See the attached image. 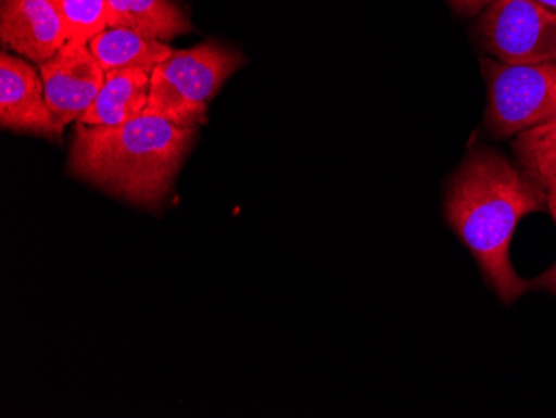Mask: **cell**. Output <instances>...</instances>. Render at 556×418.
<instances>
[{
	"label": "cell",
	"mask_w": 556,
	"mask_h": 418,
	"mask_svg": "<svg viewBox=\"0 0 556 418\" xmlns=\"http://www.w3.org/2000/svg\"><path fill=\"white\" fill-rule=\"evenodd\" d=\"M445 217L503 304L530 290L515 273L510 243L521 218L548 208V193L495 149L471 147L445 193Z\"/></svg>",
	"instance_id": "obj_1"
},
{
	"label": "cell",
	"mask_w": 556,
	"mask_h": 418,
	"mask_svg": "<svg viewBox=\"0 0 556 418\" xmlns=\"http://www.w3.org/2000/svg\"><path fill=\"white\" fill-rule=\"evenodd\" d=\"M195 137L159 115L142 114L121 126L75 129L71 170L79 179L134 204L152 205L167 195Z\"/></svg>",
	"instance_id": "obj_2"
},
{
	"label": "cell",
	"mask_w": 556,
	"mask_h": 418,
	"mask_svg": "<svg viewBox=\"0 0 556 418\" xmlns=\"http://www.w3.org/2000/svg\"><path fill=\"white\" fill-rule=\"evenodd\" d=\"M243 62L239 52L214 40L175 51L150 74L146 114L195 129L207 122L208 102Z\"/></svg>",
	"instance_id": "obj_3"
},
{
	"label": "cell",
	"mask_w": 556,
	"mask_h": 418,
	"mask_svg": "<svg viewBox=\"0 0 556 418\" xmlns=\"http://www.w3.org/2000/svg\"><path fill=\"white\" fill-rule=\"evenodd\" d=\"M482 68L490 136L508 139L556 121V64L510 65L486 58Z\"/></svg>",
	"instance_id": "obj_4"
},
{
	"label": "cell",
	"mask_w": 556,
	"mask_h": 418,
	"mask_svg": "<svg viewBox=\"0 0 556 418\" xmlns=\"http://www.w3.org/2000/svg\"><path fill=\"white\" fill-rule=\"evenodd\" d=\"M478 43L510 65L556 64V11L535 0H496L475 26Z\"/></svg>",
	"instance_id": "obj_5"
},
{
	"label": "cell",
	"mask_w": 556,
	"mask_h": 418,
	"mask_svg": "<svg viewBox=\"0 0 556 418\" xmlns=\"http://www.w3.org/2000/svg\"><path fill=\"white\" fill-rule=\"evenodd\" d=\"M47 107L59 136L71 122L79 121L104 86L105 71L89 43L67 40L61 51L39 64Z\"/></svg>",
	"instance_id": "obj_6"
},
{
	"label": "cell",
	"mask_w": 556,
	"mask_h": 418,
	"mask_svg": "<svg viewBox=\"0 0 556 418\" xmlns=\"http://www.w3.org/2000/svg\"><path fill=\"white\" fill-rule=\"evenodd\" d=\"M0 126L49 139L59 137L47 107L42 76L25 59L8 52L0 55Z\"/></svg>",
	"instance_id": "obj_7"
},
{
	"label": "cell",
	"mask_w": 556,
	"mask_h": 418,
	"mask_svg": "<svg viewBox=\"0 0 556 418\" xmlns=\"http://www.w3.org/2000/svg\"><path fill=\"white\" fill-rule=\"evenodd\" d=\"M0 39L36 64L54 58L68 40L50 0H0Z\"/></svg>",
	"instance_id": "obj_8"
},
{
	"label": "cell",
	"mask_w": 556,
	"mask_h": 418,
	"mask_svg": "<svg viewBox=\"0 0 556 418\" xmlns=\"http://www.w3.org/2000/svg\"><path fill=\"white\" fill-rule=\"evenodd\" d=\"M149 93L150 72L142 68L105 72L104 86L77 122L84 126H121L146 114Z\"/></svg>",
	"instance_id": "obj_9"
},
{
	"label": "cell",
	"mask_w": 556,
	"mask_h": 418,
	"mask_svg": "<svg viewBox=\"0 0 556 418\" xmlns=\"http://www.w3.org/2000/svg\"><path fill=\"white\" fill-rule=\"evenodd\" d=\"M89 47L105 72L142 68L152 74L157 65L164 64L175 52L162 40L150 39L136 30L122 27H108L90 40Z\"/></svg>",
	"instance_id": "obj_10"
},
{
	"label": "cell",
	"mask_w": 556,
	"mask_h": 418,
	"mask_svg": "<svg viewBox=\"0 0 556 418\" xmlns=\"http://www.w3.org/2000/svg\"><path fill=\"white\" fill-rule=\"evenodd\" d=\"M108 27L132 29L162 42L192 30L174 0H108Z\"/></svg>",
	"instance_id": "obj_11"
},
{
	"label": "cell",
	"mask_w": 556,
	"mask_h": 418,
	"mask_svg": "<svg viewBox=\"0 0 556 418\" xmlns=\"http://www.w3.org/2000/svg\"><path fill=\"white\" fill-rule=\"evenodd\" d=\"M518 167L546 193L556 190V121L527 130L511 142Z\"/></svg>",
	"instance_id": "obj_12"
},
{
	"label": "cell",
	"mask_w": 556,
	"mask_h": 418,
	"mask_svg": "<svg viewBox=\"0 0 556 418\" xmlns=\"http://www.w3.org/2000/svg\"><path fill=\"white\" fill-rule=\"evenodd\" d=\"M61 15L68 40L89 43L108 29V0H50Z\"/></svg>",
	"instance_id": "obj_13"
},
{
	"label": "cell",
	"mask_w": 556,
	"mask_h": 418,
	"mask_svg": "<svg viewBox=\"0 0 556 418\" xmlns=\"http://www.w3.org/2000/svg\"><path fill=\"white\" fill-rule=\"evenodd\" d=\"M452 5L453 11L465 17H473V15L482 14L489 5L496 0H446Z\"/></svg>",
	"instance_id": "obj_14"
},
{
	"label": "cell",
	"mask_w": 556,
	"mask_h": 418,
	"mask_svg": "<svg viewBox=\"0 0 556 418\" xmlns=\"http://www.w3.org/2000/svg\"><path fill=\"white\" fill-rule=\"evenodd\" d=\"M530 290H539V292H548L556 295V264L552 265L542 276L530 280Z\"/></svg>",
	"instance_id": "obj_15"
},
{
	"label": "cell",
	"mask_w": 556,
	"mask_h": 418,
	"mask_svg": "<svg viewBox=\"0 0 556 418\" xmlns=\"http://www.w3.org/2000/svg\"><path fill=\"white\" fill-rule=\"evenodd\" d=\"M548 211L552 214L553 220L556 223V190L548 193Z\"/></svg>",
	"instance_id": "obj_16"
},
{
	"label": "cell",
	"mask_w": 556,
	"mask_h": 418,
	"mask_svg": "<svg viewBox=\"0 0 556 418\" xmlns=\"http://www.w3.org/2000/svg\"><path fill=\"white\" fill-rule=\"evenodd\" d=\"M535 2L545 5V8L553 9V11H556V0H535Z\"/></svg>",
	"instance_id": "obj_17"
}]
</instances>
